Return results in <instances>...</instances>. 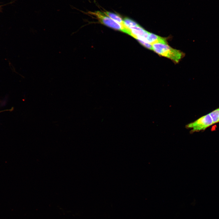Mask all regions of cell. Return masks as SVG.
Instances as JSON below:
<instances>
[{
  "instance_id": "52a82bcc",
  "label": "cell",
  "mask_w": 219,
  "mask_h": 219,
  "mask_svg": "<svg viewBox=\"0 0 219 219\" xmlns=\"http://www.w3.org/2000/svg\"><path fill=\"white\" fill-rule=\"evenodd\" d=\"M123 21L125 25L129 28L132 27L139 25L135 22L127 18H124L123 19Z\"/></svg>"
},
{
  "instance_id": "7a4b0ae2",
  "label": "cell",
  "mask_w": 219,
  "mask_h": 219,
  "mask_svg": "<svg viewBox=\"0 0 219 219\" xmlns=\"http://www.w3.org/2000/svg\"><path fill=\"white\" fill-rule=\"evenodd\" d=\"M89 13L95 16L102 23L115 30H119L130 35L131 32L128 28H125L110 18L99 11L89 12Z\"/></svg>"
},
{
  "instance_id": "ba28073f",
  "label": "cell",
  "mask_w": 219,
  "mask_h": 219,
  "mask_svg": "<svg viewBox=\"0 0 219 219\" xmlns=\"http://www.w3.org/2000/svg\"><path fill=\"white\" fill-rule=\"evenodd\" d=\"M137 40L141 44L147 48L152 50V45L140 40Z\"/></svg>"
},
{
  "instance_id": "277c9868",
  "label": "cell",
  "mask_w": 219,
  "mask_h": 219,
  "mask_svg": "<svg viewBox=\"0 0 219 219\" xmlns=\"http://www.w3.org/2000/svg\"><path fill=\"white\" fill-rule=\"evenodd\" d=\"M146 42L151 45L157 43H167L165 38L150 32L147 38Z\"/></svg>"
},
{
  "instance_id": "3957f363",
  "label": "cell",
  "mask_w": 219,
  "mask_h": 219,
  "mask_svg": "<svg viewBox=\"0 0 219 219\" xmlns=\"http://www.w3.org/2000/svg\"><path fill=\"white\" fill-rule=\"evenodd\" d=\"M213 124L212 119L208 113L188 124L186 127L192 132H194L203 131Z\"/></svg>"
},
{
  "instance_id": "5b68a950",
  "label": "cell",
  "mask_w": 219,
  "mask_h": 219,
  "mask_svg": "<svg viewBox=\"0 0 219 219\" xmlns=\"http://www.w3.org/2000/svg\"><path fill=\"white\" fill-rule=\"evenodd\" d=\"M103 13L116 22L120 24L124 27L128 28L125 25L123 20L119 15L106 11L103 12Z\"/></svg>"
},
{
  "instance_id": "8992f818",
  "label": "cell",
  "mask_w": 219,
  "mask_h": 219,
  "mask_svg": "<svg viewBox=\"0 0 219 219\" xmlns=\"http://www.w3.org/2000/svg\"><path fill=\"white\" fill-rule=\"evenodd\" d=\"M215 124L219 122V107L209 113Z\"/></svg>"
},
{
  "instance_id": "6da1fadb",
  "label": "cell",
  "mask_w": 219,
  "mask_h": 219,
  "mask_svg": "<svg viewBox=\"0 0 219 219\" xmlns=\"http://www.w3.org/2000/svg\"><path fill=\"white\" fill-rule=\"evenodd\" d=\"M152 50L158 55L178 63L185 56L182 51L174 49L167 43H157L152 45Z\"/></svg>"
}]
</instances>
